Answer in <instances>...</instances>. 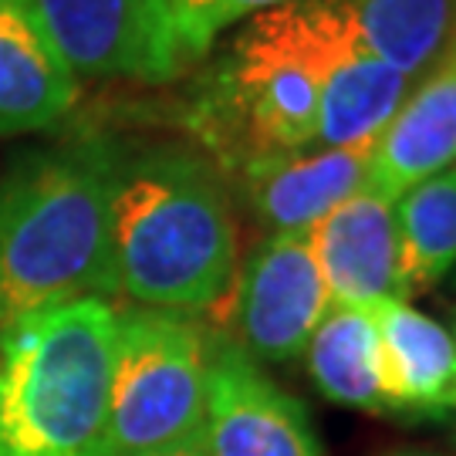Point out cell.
<instances>
[{"instance_id":"cell-16","label":"cell","mask_w":456,"mask_h":456,"mask_svg":"<svg viewBox=\"0 0 456 456\" xmlns=\"http://www.w3.org/2000/svg\"><path fill=\"white\" fill-rule=\"evenodd\" d=\"M308 372L318 392L345 409L386 416L379 389V338L369 308H328L314 328L308 348Z\"/></svg>"},{"instance_id":"cell-19","label":"cell","mask_w":456,"mask_h":456,"mask_svg":"<svg viewBox=\"0 0 456 456\" xmlns=\"http://www.w3.org/2000/svg\"><path fill=\"white\" fill-rule=\"evenodd\" d=\"M142 456H207V450L200 446V440L183 443V446H169V450H159V453H142Z\"/></svg>"},{"instance_id":"cell-5","label":"cell","mask_w":456,"mask_h":456,"mask_svg":"<svg viewBox=\"0 0 456 456\" xmlns=\"http://www.w3.org/2000/svg\"><path fill=\"white\" fill-rule=\"evenodd\" d=\"M210 331L193 314L115 308L105 456H142L200 440Z\"/></svg>"},{"instance_id":"cell-4","label":"cell","mask_w":456,"mask_h":456,"mask_svg":"<svg viewBox=\"0 0 456 456\" xmlns=\"http://www.w3.org/2000/svg\"><path fill=\"white\" fill-rule=\"evenodd\" d=\"M112 345L105 297L0 328V456H105Z\"/></svg>"},{"instance_id":"cell-20","label":"cell","mask_w":456,"mask_h":456,"mask_svg":"<svg viewBox=\"0 0 456 456\" xmlns=\"http://www.w3.org/2000/svg\"><path fill=\"white\" fill-rule=\"evenodd\" d=\"M386 456H443L436 453V450H416V446H406V450H392V453Z\"/></svg>"},{"instance_id":"cell-9","label":"cell","mask_w":456,"mask_h":456,"mask_svg":"<svg viewBox=\"0 0 456 456\" xmlns=\"http://www.w3.org/2000/svg\"><path fill=\"white\" fill-rule=\"evenodd\" d=\"M308 240L335 308L403 301L395 200L372 190L348 196L308 230Z\"/></svg>"},{"instance_id":"cell-6","label":"cell","mask_w":456,"mask_h":456,"mask_svg":"<svg viewBox=\"0 0 456 456\" xmlns=\"http://www.w3.org/2000/svg\"><path fill=\"white\" fill-rule=\"evenodd\" d=\"M227 335L254 362L305 355L331 301L308 233H267L230 284Z\"/></svg>"},{"instance_id":"cell-11","label":"cell","mask_w":456,"mask_h":456,"mask_svg":"<svg viewBox=\"0 0 456 456\" xmlns=\"http://www.w3.org/2000/svg\"><path fill=\"white\" fill-rule=\"evenodd\" d=\"M456 159V37L379 132L365 190L399 200Z\"/></svg>"},{"instance_id":"cell-12","label":"cell","mask_w":456,"mask_h":456,"mask_svg":"<svg viewBox=\"0 0 456 456\" xmlns=\"http://www.w3.org/2000/svg\"><path fill=\"white\" fill-rule=\"evenodd\" d=\"M379 389L386 416L446 419L456 412V348L450 331L406 301L375 305Z\"/></svg>"},{"instance_id":"cell-10","label":"cell","mask_w":456,"mask_h":456,"mask_svg":"<svg viewBox=\"0 0 456 456\" xmlns=\"http://www.w3.org/2000/svg\"><path fill=\"white\" fill-rule=\"evenodd\" d=\"M372 146H311L264 156L230 176L267 233H308L325 213L365 190Z\"/></svg>"},{"instance_id":"cell-3","label":"cell","mask_w":456,"mask_h":456,"mask_svg":"<svg viewBox=\"0 0 456 456\" xmlns=\"http://www.w3.org/2000/svg\"><path fill=\"white\" fill-rule=\"evenodd\" d=\"M352 51L335 0H294L247 17L196 85L186 129L220 173L318 146L322 82Z\"/></svg>"},{"instance_id":"cell-8","label":"cell","mask_w":456,"mask_h":456,"mask_svg":"<svg viewBox=\"0 0 456 456\" xmlns=\"http://www.w3.org/2000/svg\"><path fill=\"white\" fill-rule=\"evenodd\" d=\"M200 446L207 456H325L308 409L213 331Z\"/></svg>"},{"instance_id":"cell-7","label":"cell","mask_w":456,"mask_h":456,"mask_svg":"<svg viewBox=\"0 0 456 456\" xmlns=\"http://www.w3.org/2000/svg\"><path fill=\"white\" fill-rule=\"evenodd\" d=\"M28 7L78 85H159L183 71L159 0H28Z\"/></svg>"},{"instance_id":"cell-15","label":"cell","mask_w":456,"mask_h":456,"mask_svg":"<svg viewBox=\"0 0 456 456\" xmlns=\"http://www.w3.org/2000/svg\"><path fill=\"white\" fill-rule=\"evenodd\" d=\"M403 71L369 54H345L322 82L318 146H369L399 112L412 85Z\"/></svg>"},{"instance_id":"cell-21","label":"cell","mask_w":456,"mask_h":456,"mask_svg":"<svg viewBox=\"0 0 456 456\" xmlns=\"http://www.w3.org/2000/svg\"><path fill=\"white\" fill-rule=\"evenodd\" d=\"M450 338H453V348H456V322H453V335H450Z\"/></svg>"},{"instance_id":"cell-18","label":"cell","mask_w":456,"mask_h":456,"mask_svg":"<svg viewBox=\"0 0 456 456\" xmlns=\"http://www.w3.org/2000/svg\"><path fill=\"white\" fill-rule=\"evenodd\" d=\"M284 4H294V0H159L169 45L183 71L200 58H207V51L230 24Z\"/></svg>"},{"instance_id":"cell-14","label":"cell","mask_w":456,"mask_h":456,"mask_svg":"<svg viewBox=\"0 0 456 456\" xmlns=\"http://www.w3.org/2000/svg\"><path fill=\"white\" fill-rule=\"evenodd\" d=\"M359 54L423 78L456 37V0H335Z\"/></svg>"},{"instance_id":"cell-13","label":"cell","mask_w":456,"mask_h":456,"mask_svg":"<svg viewBox=\"0 0 456 456\" xmlns=\"http://www.w3.org/2000/svg\"><path fill=\"white\" fill-rule=\"evenodd\" d=\"M78 95L82 85L41 31L28 0H0V135L58 126Z\"/></svg>"},{"instance_id":"cell-17","label":"cell","mask_w":456,"mask_h":456,"mask_svg":"<svg viewBox=\"0 0 456 456\" xmlns=\"http://www.w3.org/2000/svg\"><path fill=\"white\" fill-rule=\"evenodd\" d=\"M403 301L433 291L456 267V169L395 200Z\"/></svg>"},{"instance_id":"cell-2","label":"cell","mask_w":456,"mask_h":456,"mask_svg":"<svg viewBox=\"0 0 456 456\" xmlns=\"http://www.w3.org/2000/svg\"><path fill=\"white\" fill-rule=\"evenodd\" d=\"M118 142L75 135L31 149L0 183V328L78 297H112Z\"/></svg>"},{"instance_id":"cell-1","label":"cell","mask_w":456,"mask_h":456,"mask_svg":"<svg viewBox=\"0 0 456 456\" xmlns=\"http://www.w3.org/2000/svg\"><path fill=\"white\" fill-rule=\"evenodd\" d=\"M240 261L220 169L196 149L115 152L112 267L129 305L200 314L230 294Z\"/></svg>"}]
</instances>
